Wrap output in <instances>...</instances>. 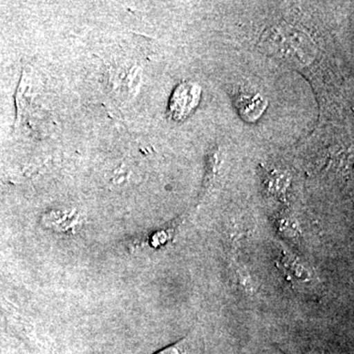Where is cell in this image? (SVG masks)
<instances>
[{
    "label": "cell",
    "instance_id": "obj_4",
    "mask_svg": "<svg viewBox=\"0 0 354 354\" xmlns=\"http://www.w3.org/2000/svg\"><path fill=\"white\" fill-rule=\"evenodd\" d=\"M157 354H181L180 349L178 348V346H171V348H167L164 349V351H160Z\"/></svg>",
    "mask_w": 354,
    "mask_h": 354
},
{
    "label": "cell",
    "instance_id": "obj_3",
    "mask_svg": "<svg viewBox=\"0 0 354 354\" xmlns=\"http://www.w3.org/2000/svg\"><path fill=\"white\" fill-rule=\"evenodd\" d=\"M264 101L259 95L242 97L241 111L242 115H246L247 120H255L264 111Z\"/></svg>",
    "mask_w": 354,
    "mask_h": 354
},
{
    "label": "cell",
    "instance_id": "obj_1",
    "mask_svg": "<svg viewBox=\"0 0 354 354\" xmlns=\"http://www.w3.org/2000/svg\"><path fill=\"white\" fill-rule=\"evenodd\" d=\"M265 44L272 55L293 65H308L316 55V46L306 32L293 26L272 28L265 36Z\"/></svg>",
    "mask_w": 354,
    "mask_h": 354
},
{
    "label": "cell",
    "instance_id": "obj_2",
    "mask_svg": "<svg viewBox=\"0 0 354 354\" xmlns=\"http://www.w3.org/2000/svg\"><path fill=\"white\" fill-rule=\"evenodd\" d=\"M199 87L195 84L183 83L172 95L169 111L176 120H183L196 108L200 97Z\"/></svg>",
    "mask_w": 354,
    "mask_h": 354
}]
</instances>
